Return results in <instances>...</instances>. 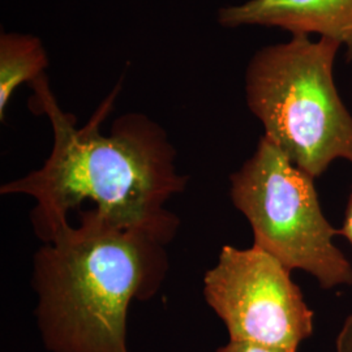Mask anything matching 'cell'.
<instances>
[{"label": "cell", "mask_w": 352, "mask_h": 352, "mask_svg": "<svg viewBox=\"0 0 352 352\" xmlns=\"http://www.w3.org/2000/svg\"><path fill=\"white\" fill-rule=\"evenodd\" d=\"M167 243L115 225L96 209L58 227L34 256L37 318L52 352H128L126 315L167 270Z\"/></svg>", "instance_id": "obj_2"}, {"label": "cell", "mask_w": 352, "mask_h": 352, "mask_svg": "<svg viewBox=\"0 0 352 352\" xmlns=\"http://www.w3.org/2000/svg\"><path fill=\"white\" fill-rule=\"evenodd\" d=\"M218 21L226 28L273 26L292 36L318 34L344 46L352 63V0H248L221 8Z\"/></svg>", "instance_id": "obj_6"}, {"label": "cell", "mask_w": 352, "mask_h": 352, "mask_svg": "<svg viewBox=\"0 0 352 352\" xmlns=\"http://www.w3.org/2000/svg\"><path fill=\"white\" fill-rule=\"evenodd\" d=\"M30 87L32 106L50 120L52 149L41 168L1 186L0 192L37 201L32 217L36 234L46 241L68 223L71 210L88 201L115 225L171 241L179 221L166 204L184 190L187 177L176 171L175 151L164 129L142 113H126L113 122L110 135L102 133L120 84L82 126L60 109L46 75Z\"/></svg>", "instance_id": "obj_1"}, {"label": "cell", "mask_w": 352, "mask_h": 352, "mask_svg": "<svg viewBox=\"0 0 352 352\" xmlns=\"http://www.w3.org/2000/svg\"><path fill=\"white\" fill-rule=\"evenodd\" d=\"M49 67L47 51L41 39L30 34L1 33L0 36V119L4 120L13 93L32 84Z\"/></svg>", "instance_id": "obj_7"}, {"label": "cell", "mask_w": 352, "mask_h": 352, "mask_svg": "<svg viewBox=\"0 0 352 352\" xmlns=\"http://www.w3.org/2000/svg\"><path fill=\"white\" fill-rule=\"evenodd\" d=\"M338 235L343 236L344 239L350 243L352 247V190L349 197V202L346 206V213H344V221L340 228H338Z\"/></svg>", "instance_id": "obj_10"}, {"label": "cell", "mask_w": 352, "mask_h": 352, "mask_svg": "<svg viewBox=\"0 0 352 352\" xmlns=\"http://www.w3.org/2000/svg\"><path fill=\"white\" fill-rule=\"evenodd\" d=\"M204 296L231 342L298 352L314 334L315 314L276 257L252 245H225L204 278Z\"/></svg>", "instance_id": "obj_5"}, {"label": "cell", "mask_w": 352, "mask_h": 352, "mask_svg": "<svg viewBox=\"0 0 352 352\" xmlns=\"http://www.w3.org/2000/svg\"><path fill=\"white\" fill-rule=\"evenodd\" d=\"M217 352H291L282 349H274V347H266L261 344L254 343H247V342H228L226 346L218 349Z\"/></svg>", "instance_id": "obj_8"}, {"label": "cell", "mask_w": 352, "mask_h": 352, "mask_svg": "<svg viewBox=\"0 0 352 352\" xmlns=\"http://www.w3.org/2000/svg\"><path fill=\"white\" fill-rule=\"evenodd\" d=\"M340 47L292 36L257 51L245 72L247 104L265 138L315 179L337 160L352 162V115L334 80Z\"/></svg>", "instance_id": "obj_3"}, {"label": "cell", "mask_w": 352, "mask_h": 352, "mask_svg": "<svg viewBox=\"0 0 352 352\" xmlns=\"http://www.w3.org/2000/svg\"><path fill=\"white\" fill-rule=\"evenodd\" d=\"M337 352H352V315L347 317L336 340Z\"/></svg>", "instance_id": "obj_9"}, {"label": "cell", "mask_w": 352, "mask_h": 352, "mask_svg": "<svg viewBox=\"0 0 352 352\" xmlns=\"http://www.w3.org/2000/svg\"><path fill=\"white\" fill-rule=\"evenodd\" d=\"M231 200L251 225L253 245L314 276L322 289L352 285L351 263L333 241L338 228L322 213L315 177L267 138L231 175Z\"/></svg>", "instance_id": "obj_4"}]
</instances>
